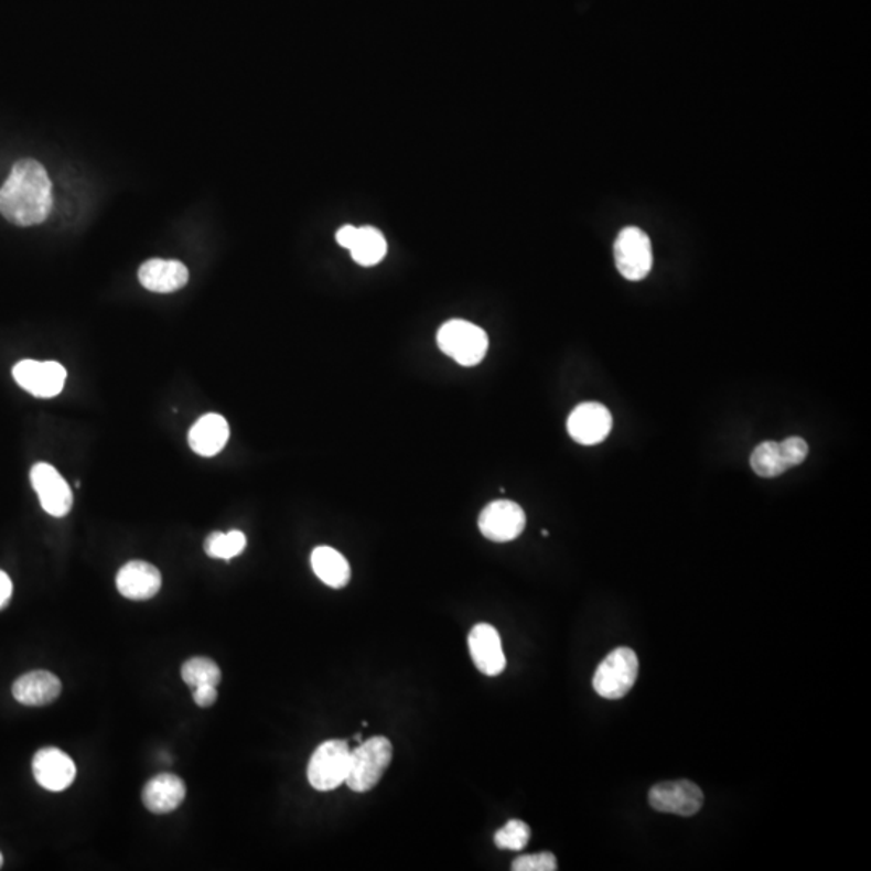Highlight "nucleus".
Instances as JSON below:
<instances>
[{"label": "nucleus", "mask_w": 871, "mask_h": 871, "mask_svg": "<svg viewBox=\"0 0 871 871\" xmlns=\"http://www.w3.org/2000/svg\"><path fill=\"white\" fill-rule=\"evenodd\" d=\"M181 676L190 688H197L201 685L217 686L222 681V670L214 660L207 657H194L184 662Z\"/></svg>", "instance_id": "23"}, {"label": "nucleus", "mask_w": 871, "mask_h": 871, "mask_svg": "<svg viewBox=\"0 0 871 871\" xmlns=\"http://www.w3.org/2000/svg\"><path fill=\"white\" fill-rule=\"evenodd\" d=\"M637 671L639 660L636 653L630 647H619L601 662L592 678V686L604 699H622L632 691Z\"/></svg>", "instance_id": "4"}, {"label": "nucleus", "mask_w": 871, "mask_h": 871, "mask_svg": "<svg viewBox=\"0 0 871 871\" xmlns=\"http://www.w3.org/2000/svg\"><path fill=\"white\" fill-rule=\"evenodd\" d=\"M193 697L194 702H196L198 707H202V709H207V707H212L215 702H217V686H197V688H193Z\"/></svg>", "instance_id": "26"}, {"label": "nucleus", "mask_w": 871, "mask_h": 871, "mask_svg": "<svg viewBox=\"0 0 871 871\" xmlns=\"http://www.w3.org/2000/svg\"><path fill=\"white\" fill-rule=\"evenodd\" d=\"M514 871H556L557 859L552 852L531 853V856H520L512 863Z\"/></svg>", "instance_id": "25"}, {"label": "nucleus", "mask_w": 871, "mask_h": 871, "mask_svg": "<svg viewBox=\"0 0 871 871\" xmlns=\"http://www.w3.org/2000/svg\"><path fill=\"white\" fill-rule=\"evenodd\" d=\"M191 449L202 458H214L225 449L229 441V424L218 413H207L198 418L187 436Z\"/></svg>", "instance_id": "19"}, {"label": "nucleus", "mask_w": 871, "mask_h": 871, "mask_svg": "<svg viewBox=\"0 0 871 871\" xmlns=\"http://www.w3.org/2000/svg\"><path fill=\"white\" fill-rule=\"evenodd\" d=\"M352 259L362 267H373L379 264L388 252V243L379 229L373 226H362L357 229L354 244L351 246Z\"/></svg>", "instance_id": "21"}, {"label": "nucleus", "mask_w": 871, "mask_h": 871, "mask_svg": "<svg viewBox=\"0 0 871 871\" xmlns=\"http://www.w3.org/2000/svg\"><path fill=\"white\" fill-rule=\"evenodd\" d=\"M310 562H312L313 573L326 587L343 589L351 581V566H348L346 557L333 547H316L310 557Z\"/></svg>", "instance_id": "20"}, {"label": "nucleus", "mask_w": 871, "mask_h": 871, "mask_svg": "<svg viewBox=\"0 0 871 871\" xmlns=\"http://www.w3.org/2000/svg\"><path fill=\"white\" fill-rule=\"evenodd\" d=\"M393 761V744L388 738L373 736L351 749V766L346 784L354 793H368L388 770Z\"/></svg>", "instance_id": "2"}, {"label": "nucleus", "mask_w": 871, "mask_h": 871, "mask_svg": "<svg viewBox=\"0 0 871 871\" xmlns=\"http://www.w3.org/2000/svg\"><path fill=\"white\" fill-rule=\"evenodd\" d=\"M649 804L662 814L692 817L703 806V793L688 779L655 784L649 791Z\"/></svg>", "instance_id": "11"}, {"label": "nucleus", "mask_w": 871, "mask_h": 871, "mask_svg": "<svg viewBox=\"0 0 871 871\" xmlns=\"http://www.w3.org/2000/svg\"><path fill=\"white\" fill-rule=\"evenodd\" d=\"M12 373L20 388L40 399H51L64 391L66 370L58 362L22 361Z\"/></svg>", "instance_id": "8"}, {"label": "nucleus", "mask_w": 871, "mask_h": 871, "mask_svg": "<svg viewBox=\"0 0 871 871\" xmlns=\"http://www.w3.org/2000/svg\"><path fill=\"white\" fill-rule=\"evenodd\" d=\"M2 865H3V856L2 852H0V869H2Z\"/></svg>", "instance_id": "29"}, {"label": "nucleus", "mask_w": 871, "mask_h": 871, "mask_svg": "<svg viewBox=\"0 0 871 871\" xmlns=\"http://www.w3.org/2000/svg\"><path fill=\"white\" fill-rule=\"evenodd\" d=\"M162 588V574L152 563L132 560L120 568L117 574V589L130 601H148Z\"/></svg>", "instance_id": "15"}, {"label": "nucleus", "mask_w": 871, "mask_h": 871, "mask_svg": "<svg viewBox=\"0 0 871 871\" xmlns=\"http://www.w3.org/2000/svg\"><path fill=\"white\" fill-rule=\"evenodd\" d=\"M17 702L28 707H43L57 700L62 692V682L51 671L34 670L20 676L12 688Z\"/></svg>", "instance_id": "17"}, {"label": "nucleus", "mask_w": 871, "mask_h": 871, "mask_svg": "<svg viewBox=\"0 0 871 871\" xmlns=\"http://www.w3.org/2000/svg\"><path fill=\"white\" fill-rule=\"evenodd\" d=\"M438 346L463 367H475L486 357L490 337L466 320H449L438 331Z\"/></svg>", "instance_id": "3"}, {"label": "nucleus", "mask_w": 871, "mask_h": 871, "mask_svg": "<svg viewBox=\"0 0 871 871\" xmlns=\"http://www.w3.org/2000/svg\"><path fill=\"white\" fill-rule=\"evenodd\" d=\"M31 484L45 514L57 518L69 514L73 507L72 487L54 466L44 462L36 463L31 469Z\"/></svg>", "instance_id": "10"}, {"label": "nucleus", "mask_w": 871, "mask_h": 871, "mask_svg": "<svg viewBox=\"0 0 871 871\" xmlns=\"http://www.w3.org/2000/svg\"><path fill=\"white\" fill-rule=\"evenodd\" d=\"M531 838V829L521 820H510L494 836V842L502 850H523Z\"/></svg>", "instance_id": "24"}, {"label": "nucleus", "mask_w": 871, "mask_h": 871, "mask_svg": "<svg viewBox=\"0 0 871 871\" xmlns=\"http://www.w3.org/2000/svg\"><path fill=\"white\" fill-rule=\"evenodd\" d=\"M33 775L44 789L61 793L75 782V762L61 749H40L33 759Z\"/></svg>", "instance_id": "13"}, {"label": "nucleus", "mask_w": 871, "mask_h": 871, "mask_svg": "<svg viewBox=\"0 0 871 871\" xmlns=\"http://www.w3.org/2000/svg\"><path fill=\"white\" fill-rule=\"evenodd\" d=\"M478 526L481 535L490 541H514L525 529L526 515L517 502L494 501L481 512Z\"/></svg>", "instance_id": "9"}, {"label": "nucleus", "mask_w": 871, "mask_h": 871, "mask_svg": "<svg viewBox=\"0 0 871 871\" xmlns=\"http://www.w3.org/2000/svg\"><path fill=\"white\" fill-rule=\"evenodd\" d=\"M613 254L616 268L626 280L641 281L650 273L654 261L653 244L643 229L628 226L620 232Z\"/></svg>", "instance_id": "7"}, {"label": "nucleus", "mask_w": 871, "mask_h": 871, "mask_svg": "<svg viewBox=\"0 0 871 871\" xmlns=\"http://www.w3.org/2000/svg\"><path fill=\"white\" fill-rule=\"evenodd\" d=\"M470 654L481 674L497 676L505 670L504 649L499 633L490 623H478L469 634Z\"/></svg>", "instance_id": "14"}, {"label": "nucleus", "mask_w": 871, "mask_h": 871, "mask_svg": "<svg viewBox=\"0 0 871 871\" xmlns=\"http://www.w3.org/2000/svg\"><path fill=\"white\" fill-rule=\"evenodd\" d=\"M52 205V183L44 166L33 159L17 162L0 187L2 217L13 225H40L51 214Z\"/></svg>", "instance_id": "1"}, {"label": "nucleus", "mask_w": 871, "mask_h": 871, "mask_svg": "<svg viewBox=\"0 0 871 871\" xmlns=\"http://www.w3.org/2000/svg\"><path fill=\"white\" fill-rule=\"evenodd\" d=\"M247 539L246 535L238 529H233L229 533H212L205 539V553L212 559L232 560L243 553L246 549Z\"/></svg>", "instance_id": "22"}, {"label": "nucleus", "mask_w": 871, "mask_h": 871, "mask_svg": "<svg viewBox=\"0 0 871 871\" xmlns=\"http://www.w3.org/2000/svg\"><path fill=\"white\" fill-rule=\"evenodd\" d=\"M612 423L607 407L599 402H584L568 417L567 430L578 444L595 445L607 438Z\"/></svg>", "instance_id": "12"}, {"label": "nucleus", "mask_w": 871, "mask_h": 871, "mask_svg": "<svg viewBox=\"0 0 871 871\" xmlns=\"http://www.w3.org/2000/svg\"><path fill=\"white\" fill-rule=\"evenodd\" d=\"M808 455L806 439L791 436L782 442L759 444L751 455V466L761 478H776L787 470L799 466Z\"/></svg>", "instance_id": "6"}, {"label": "nucleus", "mask_w": 871, "mask_h": 871, "mask_svg": "<svg viewBox=\"0 0 871 871\" xmlns=\"http://www.w3.org/2000/svg\"><path fill=\"white\" fill-rule=\"evenodd\" d=\"M138 278L148 291L169 294L187 284L190 271L178 260L152 259L141 265Z\"/></svg>", "instance_id": "16"}, {"label": "nucleus", "mask_w": 871, "mask_h": 871, "mask_svg": "<svg viewBox=\"0 0 871 871\" xmlns=\"http://www.w3.org/2000/svg\"><path fill=\"white\" fill-rule=\"evenodd\" d=\"M348 766H351V748L347 741H325L313 752L307 766V778L313 789L326 793L346 783Z\"/></svg>", "instance_id": "5"}, {"label": "nucleus", "mask_w": 871, "mask_h": 871, "mask_svg": "<svg viewBox=\"0 0 871 871\" xmlns=\"http://www.w3.org/2000/svg\"><path fill=\"white\" fill-rule=\"evenodd\" d=\"M357 226L346 225L336 233V240L344 249H351L354 244L355 236H357Z\"/></svg>", "instance_id": "28"}, {"label": "nucleus", "mask_w": 871, "mask_h": 871, "mask_svg": "<svg viewBox=\"0 0 871 871\" xmlns=\"http://www.w3.org/2000/svg\"><path fill=\"white\" fill-rule=\"evenodd\" d=\"M12 580H10V577L6 573V571L0 570V610L6 609L7 605H9L10 599H12Z\"/></svg>", "instance_id": "27"}, {"label": "nucleus", "mask_w": 871, "mask_h": 871, "mask_svg": "<svg viewBox=\"0 0 871 871\" xmlns=\"http://www.w3.org/2000/svg\"><path fill=\"white\" fill-rule=\"evenodd\" d=\"M186 784L172 773H160L146 784L142 803L152 814H170L183 804Z\"/></svg>", "instance_id": "18"}]
</instances>
